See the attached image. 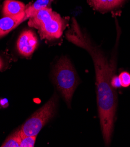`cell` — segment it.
Listing matches in <instances>:
<instances>
[{
  "instance_id": "cell-1",
  "label": "cell",
  "mask_w": 130,
  "mask_h": 147,
  "mask_svg": "<svg viewBox=\"0 0 130 147\" xmlns=\"http://www.w3.org/2000/svg\"><path fill=\"white\" fill-rule=\"evenodd\" d=\"M67 39L83 48L91 56L96 72L97 106L101 128L106 145L111 140L117 108V94L111 85L114 72L113 62L95 43L83 32L75 19L66 34Z\"/></svg>"
},
{
  "instance_id": "cell-2",
  "label": "cell",
  "mask_w": 130,
  "mask_h": 147,
  "mask_svg": "<svg viewBox=\"0 0 130 147\" xmlns=\"http://www.w3.org/2000/svg\"><path fill=\"white\" fill-rule=\"evenodd\" d=\"M28 25L38 29L42 38L51 40L61 37L66 22L51 8H45L35 12L29 18Z\"/></svg>"
},
{
  "instance_id": "cell-3",
  "label": "cell",
  "mask_w": 130,
  "mask_h": 147,
  "mask_svg": "<svg viewBox=\"0 0 130 147\" xmlns=\"http://www.w3.org/2000/svg\"><path fill=\"white\" fill-rule=\"evenodd\" d=\"M53 79L57 89L59 90L69 107H70L72 96L78 84L76 71L66 57L61 58L56 64Z\"/></svg>"
},
{
  "instance_id": "cell-4",
  "label": "cell",
  "mask_w": 130,
  "mask_h": 147,
  "mask_svg": "<svg viewBox=\"0 0 130 147\" xmlns=\"http://www.w3.org/2000/svg\"><path fill=\"white\" fill-rule=\"evenodd\" d=\"M57 104V96L54 94L24 123L20 129L21 137L37 136L43 126L53 117Z\"/></svg>"
},
{
  "instance_id": "cell-5",
  "label": "cell",
  "mask_w": 130,
  "mask_h": 147,
  "mask_svg": "<svg viewBox=\"0 0 130 147\" xmlns=\"http://www.w3.org/2000/svg\"><path fill=\"white\" fill-rule=\"evenodd\" d=\"M38 45V38L31 29H26L20 35L17 43V49L20 54L25 57L30 56Z\"/></svg>"
},
{
  "instance_id": "cell-6",
  "label": "cell",
  "mask_w": 130,
  "mask_h": 147,
  "mask_svg": "<svg viewBox=\"0 0 130 147\" xmlns=\"http://www.w3.org/2000/svg\"><path fill=\"white\" fill-rule=\"evenodd\" d=\"M29 18L30 16L25 11L17 16L4 17L0 19V38L6 35L21 22Z\"/></svg>"
},
{
  "instance_id": "cell-7",
  "label": "cell",
  "mask_w": 130,
  "mask_h": 147,
  "mask_svg": "<svg viewBox=\"0 0 130 147\" xmlns=\"http://www.w3.org/2000/svg\"><path fill=\"white\" fill-rule=\"evenodd\" d=\"M26 7L25 4L16 0H6L3 8L4 17L14 16L24 12Z\"/></svg>"
},
{
  "instance_id": "cell-8",
  "label": "cell",
  "mask_w": 130,
  "mask_h": 147,
  "mask_svg": "<svg viewBox=\"0 0 130 147\" xmlns=\"http://www.w3.org/2000/svg\"><path fill=\"white\" fill-rule=\"evenodd\" d=\"M126 0H90L93 7L99 11H107L121 5Z\"/></svg>"
},
{
  "instance_id": "cell-9",
  "label": "cell",
  "mask_w": 130,
  "mask_h": 147,
  "mask_svg": "<svg viewBox=\"0 0 130 147\" xmlns=\"http://www.w3.org/2000/svg\"><path fill=\"white\" fill-rule=\"evenodd\" d=\"M53 0H36L31 6L26 7L25 11L30 17L36 11L45 8H49Z\"/></svg>"
},
{
  "instance_id": "cell-10",
  "label": "cell",
  "mask_w": 130,
  "mask_h": 147,
  "mask_svg": "<svg viewBox=\"0 0 130 147\" xmlns=\"http://www.w3.org/2000/svg\"><path fill=\"white\" fill-rule=\"evenodd\" d=\"M21 137L20 131H17L9 136L1 146L4 147H20Z\"/></svg>"
},
{
  "instance_id": "cell-11",
  "label": "cell",
  "mask_w": 130,
  "mask_h": 147,
  "mask_svg": "<svg viewBox=\"0 0 130 147\" xmlns=\"http://www.w3.org/2000/svg\"><path fill=\"white\" fill-rule=\"evenodd\" d=\"M20 147H33L34 146L36 136H23L21 137Z\"/></svg>"
},
{
  "instance_id": "cell-12",
  "label": "cell",
  "mask_w": 130,
  "mask_h": 147,
  "mask_svg": "<svg viewBox=\"0 0 130 147\" xmlns=\"http://www.w3.org/2000/svg\"><path fill=\"white\" fill-rule=\"evenodd\" d=\"M120 80L121 86L128 87L130 85V74L127 71L122 72L119 76Z\"/></svg>"
},
{
  "instance_id": "cell-13",
  "label": "cell",
  "mask_w": 130,
  "mask_h": 147,
  "mask_svg": "<svg viewBox=\"0 0 130 147\" xmlns=\"http://www.w3.org/2000/svg\"><path fill=\"white\" fill-rule=\"evenodd\" d=\"M111 85L113 87V88H114V89L121 86L119 77H117V76L112 77V80H111Z\"/></svg>"
},
{
  "instance_id": "cell-14",
  "label": "cell",
  "mask_w": 130,
  "mask_h": 147,
  "mask_svg": "<svg viewBox=\"0 0 130 147\" xmlns=\"http://www.w3.org/2000/svg\"><path fill=\"white\" fill-rule=\"evenodd\" d=\"M0 106L4 108L8 107V100L6 98H3L1 100H0Z\"/></svg>"
},
{
  "instance_id": "cell-15",
  "label": "cell",
  "mask_w": 130,
  "mask_h": 147,
  "mask_svg": "<svg viewBox=\"0 0 130 147\" xmlns=\"http://www.w3.org/2000/svg\"><path fill=\"white\" fill-rule=\"evenodd\" d=\"M3 65H4V64H3V61H2L1 57H0V70H1V69L3 68Z\"/></svg>"
}]
</instances>
